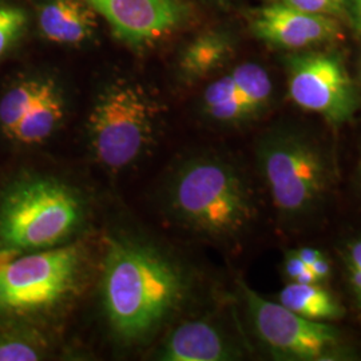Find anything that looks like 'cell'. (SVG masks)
<instances>
[{
  "label": "cell",
  "mask_w": 361,
  "mask_h": 361,
  "mask_svg": "<svg viewBox=\"0 0 361 361\" xmlns=\"http://www.w3.org/2000/svg\"><path fill=\"white\" fill-rule=\"evenodd\" d=\"M185 293L183 273L164 253L129 238L109 240L102 300L109 324L122 340L154 334L180 308Z\"/></svg>",
  "instance_id": "obj_1"
},
{
  "label": "cell",
  "mask_w": 361,
  "mask_h": 361,
  "mask_svg": "<svg viewBox=\"0 0 361 361\" xmlns=\"http://www.w3.org/2000/svg\"><path fill=\"white\" fill-rule=\"evenodd\" d=\"M168 205L182 225L217 238L241 234L256 216L241 173L213 155L194 157L177 169L169 183Z\"/></svg>",
  "instance_id": "obj_2"
},
{
  "label": "cell",
  "mask_w": 361,
  "mask_h": 361,
  "mask_svg": "<svg viewBox=\"0 0 361 361\" xmlns=\"http://www.w3.org/2000/svg\"><path fill=\"white\" fill-rule=\"evenodd\" d=\"M258 169L271 202L286 222H304L324 207L334 183L328 150L308 134L279 129L258 142Z\"/></svg>",
  "instance_id": "obj_3"
},
{
  "label": "cell",
  "mask_w": 361,
  "mask_h": 361,
  "mask_svg": "<svg viewBox=\"0 0 361 361\" xmlns=\"http://www.w3.org/2000/svg\"><path fill=\"white\" fill-rule=\"evenodd\" d=\"M85 219L79 194L54 178L18 180L0 201V249L39 250L61 244Z\"/></svg>",
  "instance_id": "obj_4"
},
{
  "label": "cell",
  "mask_w": 361,
  "mask_h": 361,
  "mask_svg": "<svg viewBox=\"0 0 361 361\" xmlns=\"http://www.w3.org/2000/svg\"><path fill=\"white\" fill-rule=\"evenodd\" d=\"M155 106L142 87L116 82L106 87L89 118V138L97 161L109 170L128 168L154 141Z\"/></svg>",
  "instance_id": "obj_5"
},
{
  "label": "cell",
  "mask_w": 361,
  "mask_h": 361,
  "mask_svg": "<svg viewBox=\"0 0 361 361\" xmlns=\"http://www.w3.org/2000/svg\"><path fill=\"white\" fill-rule=\"evenodd\" d=\"M19 253L0 249V310H49L74 290L80 269L77 245Z\"/></svg>",
  "instance_id": "obj_6"
},
{
  "label": "cell",
  "mask_w": 361,
  "mask_h": 361,
  "mask_svg": "<svg viewBox=\"0 0 361 361\" xmlns=\"http://www.w3.org/2000/svg\"><path fill=\"white\" fill-rule=\"evenodd\" d=\"M238 288L256 335L276 359L337 360L344 355L341 334L335 326L267 300L244 281H238Z\"/></svg>",
  "instance_id": "obj_7"
},
{
  "label": "cell",
  "mask_w": 361,
  "mask_h": 361,
  "mask_svg": "<svg viewBox=\"0 0 361 361\" xmlns=\"http://www.w3.org/2000/svg\"><path fill=\"white\" fill-rule=\"evenodd\" d=\"M288 89L301 109L319 114L332 126L350 122L360 95L344 61L335 52H302L286 59Z\"/></svg>",
  "instance_id": "obj_8"
},
{
  "label": "cell",
  "mask_w": 361,
  "mask_h": 361,
  "mask_svg": "<svg viewBox=\"0 0 361 361\" xmlns=\"http://www.w3.org/2000/svg\"><path fill=\"white\" fill-rule=\"evenodd\" d=\"M101 13L119 40L142 46L166 35L186 16L182 0H83Z\"/></svg>",
  "instance_id": "obj_9"
},
{
  "label": "cell",
  "mask_w": 361,
  "mask_h": 361,
  "mask_svg": "<svg viewBox=\"0 0 361 361\" xmlns=\"http://www.w3.org/2000/svg\"><path fill=\"white\" fill-rule=\"evenodd\" d=\"M250 27L262 42L288 50H301L341 37L336 18L305 13L281 3L255 10Z\"/></svg>",
  "instance_id": "obj_10"
},
{
  "label": "cell",
  "mask_w": 361,
  "mask_h": 361,
  "mask_svg": "<svg viewBox=\"0 0 361 361\" xmlns=\"http://www.w3.org/2000/svg\"><path fill=\"white\" fill-rule=\"evenodd\" d=\"M158 356L166 361H226L240 352L214 324L192 320L170 332Z\"/></svg>",
  "instance_id": "obj_11"
},
{
  "label": "cell",
  "mask_w": 361,
  "mask_h": 361,
  "mask_svg": "<svg viewBox=\"0 0 361 361\" xmlns=\"http://www.w3.org/2000/svg\"><path fill=\"white\" fill-rule=\"evenodd\" d=\"M39 23L49 40L77 44L94 34L97 19L94 10L83 0H51L43 6Z\"/></svg>",
  "instance_id": "obj_12"
},
{
  "label": "cell",
  "mask_w": 361,
  "mask_h": 361,
  "mask_svg": "<svg viewBox=\"0 0 361 361\" xmlns=\"http://www.w3.org/2000/svg\"><path fill=\"white\" fill-rule=\"evenodd\" d=\"M65 118V101L59 87L47 79L37 101L11 134L16 142L34 145L46 141Z\"/></svg>",
  "instance_id": "obj_13"
},
{
  "label": "cell",
  "mask_w": 361,
  "mask_h": 361,
  "mask_svg": "<svg viewBox=\"0 0 361 361\" xmlns=\"http://www.w3.org/2000/svg\"><path fill=\"white\" fill-rule=\"evenodd\" d=\"M279 301L285 308L314 322H334L345 313L336 297L320 283L300 284L292 281L281 289Z\"/></svg>",
  "instance_id": "obj_14"
},
{
  "label": "cell",
  "mask_w": 361,
  "mask_h": 361,
  "mask_svg": "<svg viewBox=\"0 0 361 361\" xmlns=\"http://www.w3.org/2000/svg\"><path fill=\"white\" fill-rule=\"evenodd\" d=\"M232 52V42L226 35L207 32L186 47L180 56V71L189 80L207 77L224 66Z\"/></svg>",
  "instance_id": "obj_15"
},
{
  "label": "cell",
  "mask_w": 361,
  "mask_h": 361,
  "mask_svg": "<svg viewBox=\"0 0 361 361\" xmlns=\"http://www.w3.org/2000/svg\"><path fill=\"white\" fill-rule=\"evenodd\" d=\"M231 75L252 116H259L271 102L273 91L267 70L257 63H243L237 66Z\"/></svg>",
  "instance_id": "obj_16"
},
{
  "label": "cell",
  "mask_w": 361,
  "mask_h": 361,
  "mask_svg": "<svg viewBox=\"0 0 361 361\" xmlns=\"http://www.w3.org/2000/svg\"><path fill=\"white\" fill-rule=\"evenodd\" d=\"M47 79H27L7 91L0 101V128L10 138L13 130L37 101Z\"/></svg>",
  "instance_id": "obj_17"
},
{
  "label": "cell",
  "mask_w": 361,
  "mask_h": 361,
  "mask_svg": "<svg viewBox=\"0 0 361 361\" xmlns=\"http://www.w3.org/2000/svg\"><path fill=\"white\" fill-rule=\"evenodd\" d=\"M44 343L39 336L28 334H0V361L40 360Z\"/></svg>",
  "instance_id": "obj_18"
},
{
  "label": "cell",
  "mask_w": 361,
  "mask_h": 361,
  "mask_svg": "<svg viewBox=\"0 0 361 361\" xmlns=\"http://www.w3.org/2000/svg\"><path fill=\"white\" fill-rule=\"evenodd\" d=\"M340 255L343 258L350 295L356 307L361 310V237L345 243Z\"/></svg>",
  "instance_id": "obj_19"
},
{
  "label": "cell",
  "mask_w": 361,
  "mask_h": 361,
  "mask_svg": "<svg viewBox=\"0 0 361 361\" xmlns=\"http://www.w3.org/2000/svg\"><path fill=\"white\" fill-rule=\"evenodd\" d=\"M27 15L22 8L0 6V56L23 34Z\"/></svg>",
  "instance_id": "obj_20"
},
{
  "label": "cell",
  "mask_w": 361,
  "mask_h": 361,
  "mask_svg": "<svg viewBox=\"0 0 361 361\" xmlns=\"http://www.w3.org/2000/svg\"><path fill=\"white\" fill-rule=\"evenodd\" d=\"M271 3H281L305 13H317L338 18L344 16L345 0H271Z\"/></svg>",
  "instance_id": "obj_21"
},
{
  "label": "cell",
  "mask_w": 361,
  "mask_h": 361,
  "mask_svg": "<svg viewBox=\"0 0 361 361\" xmlns=\"http://www.w3.org/2000/svg\"><path fill=\"white\" fill-rule=\"evenodd\" d=\"M344 18H347L353 32L361 38V0L344 1Z\"/></svg>",
  "instance_id": "obj_22"
},
{
  "label": "cell",
  "mask_w": 361,
  "mask_h": 361,
  "mask_svg": "<svg viewBox=\"0 0 361 361\" xmlns=\"http://www.w3.org/2000/svg\"><path fill=\"white\" fill-rule=\"evenodd\" d=\"M308 268H310V267H308L301 258L297 256L295 250L289 252V253L285 256L284 273L285 276H286V279H288L289 281H296L297 277H298L302 271H305V269H308Z\"/></svg>",
  "instance_id": "obj_23"
},
{
  "label": "cell",
  "mask_w": 361,
  "mask_h": 361,
  "mask_svg": "<svg viewBox=\"0 0 361 361\" xmlns=\"http://www.w3.org/2000/svg\"><path fill=\"white\" fill-rule=\"evenodd\" d=\"M310 268L314 273L317 283H320V284L324 283V281H326L331 277V274H332L331 261L328 258L324 257V256H322L319 259H316L310 265Z\"/></svg>",
  "instance_id": "obj_24"
},
{
  "label": "cell",
  "mask_w": 361,
  "mask_h": 361,
  "mask_svg": "<svg viewBox=\"0 0 361 361\" xmlns=\"http://www.w3.org/2000/svg\"><path fill=\"white\" fill-rule=\"evenodd\" d=\"M295 252H296L297 256L301 258L308 267H310L316 259H319L322 256H324L319 249L312 247V246H302L300 249H296Z\"/></svg>",
  "instance_id": "obj_25"
},
{
  "label": "cell",
  "mask_w": 361,
  "mask_h": 361,
  "mask_svg": "<svg viewBox=\"0 0 361 361\" xmlns=\"http://www.w3.org/2000/svg\"><path fill=\"white\" fill-rule=\"evenodd\" d=\"M295 283H300V284H314V283H317V280H316L314 273L312 271L310 268H308V269H305V271H302V273L297 277Z\"/></svg>",
  "instance_id": "obj_26"
},
{
  "label": "cell",
  "mask_w": 361,
  "mask_h": 361,
  "mask_svg": "<svg viewBox=\"0 0 361 361\" xmlns=\"http://www.w3.org/2000/svg\"><path fill=\"white\" fill-rule=\"evenodd\" d=\"M359 178H360V182H361V159H360V164H359Z\"/></svg>",
  "instance_id": "obj_27"
},
{
  "label": "cell",
  "mask_w": 361,
  "mask_h": 361,
  "mask_svg": "<svg viewBox=\"0 0 361 361\" xmlns=\"http://www.w3.org/2000/svg\"><path fill=\"white\" fill-rule=\"evenodd\" d=\"M217 1H219V3H224V1H225V0H217Z\"/></svg>",
  "instance_id": "obj_28"
}]
</instances>
